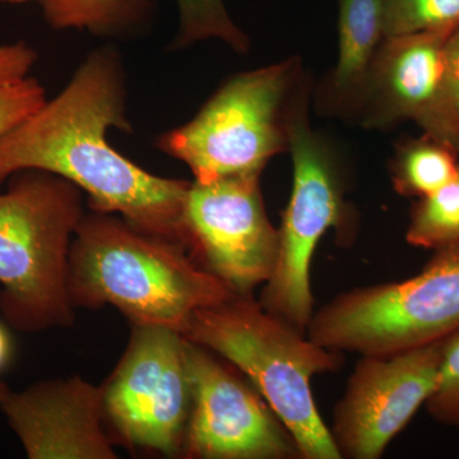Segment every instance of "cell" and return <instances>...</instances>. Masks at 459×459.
Masks as SVG:
<instances>
[{
  "label": "cell",
  "instance_id": "30bf717a",
  "mask_svg": "<svg viewBox=\"0 0 459 459\" xmlns=\"http://www.w3.org/2000/svg\"><path fill=\"white\" fill-rule=\"evenodd\" d=\"M193 403L183 455L204 459H301L294 435L255 385L221 356L186 340Z\"/></svg>",
  "mask_w": 459,
  "mask_h": 459
},
{
  "label": "cell",
  "instance_id": "d6986e66",
  "mask_svg": "<svg viewBox=\"0 0 459 459\" xmlns=\"http://www.w3.org/2000/svg\"><path fill=\"white\" fill-rule=\"evenodd\" d=\"M179 31L174 47L186 48L195 42L217 39L238 54L249 50V40L230 17L223 0H177Z\"/></svg>",
  "mask_w": 459,
  "mask_h": 459
},
{
  "label": "cell",
  "instance_id": "4fadbf2b",
  "mask_svg": "<svg viewBox=\"0 0 459 459\" xmlns=\"http://www.w3.org/2000/svg\"><path fill=\"white\" fill-rule=\"evenodd\" d=\"M31 459H115L101 386L74 377L9 392L0 403Z\"/></svg>",
  "mask_w": 459,
  "mask_h": 459
},
{
  "label": "cell",
  "instance_id": "6da1fadb",
  "mask_svg": "<svg viewBox=\"0 0 459 459\" xmlns=\"http://www.w3.org/2000/svg\"><path fill=\"white\" fill-rule=\"evenodd\" d=\"M126 100L119 54L93 51L59 95L0 138V186L18 171L51 172L86 193L95 212L117 214L186 247L183 214L192 183L150 174L108 142V129L133 131Z\"/></svg>",
  "mask_w": 459,
  "mask_h": 459
},
{
  "label": "cell",
  "instance_id": "ffe728a7",
  "mask_svg": "<svg viewBox=\"0 0 459 459\" xmlns=\"http://www.w3.org/2000/svg\"><path fill=\"white\" fill-rule=\"evenodd\" d=\"M459 27V0H385V38L437 33Z\"/></svg>",
  "mask_w": 459,
  "mask_h": 459
},
{
  "label": "cell",
  "instance_id": "9c48e42d",
  "mask_svg": "<svg viewBox=\"0 0 459 459\" xmlns=\"http://www.w3.org/2000/svg\"><path fill=\"white\" fill-rule=\"evenodd\" d=\"M261 175L195 180L184 205L190 255L238 296L252 295L271 279L279 253V229L265 211Z\"/></svg>",
  "mask_w": 459,
  "mask_h": 459
},
{
  "label": "cell",
  "instance_id": "ac0fdd59",
  "mask_svg": "<svg viewBox=\"0 0 459 459\" xmlns=\"http://www.w3.org/2000/svg\"><path fill=\"white\" fill-rule=\"evenodd\" d=\"M406 240L434 252L459 247V169L449 183L413 204Z\"/></svg>",
  "mask_w": 459,
  "mask_h": 459
},
{
  "label": "cell",
  "instance_id": "d4e9b609",
  "mask_svg": "<svg viewBox=\"0 0 459 459\" xmlns=\"http://www.w3.org/2000/svg\"><path fill=\"white\" fill-rule=\"evenodd\" d=\"M0 2L11 3V4H23V3L36 2V0H0Z\"/></svg>",
  "mask_w": 459,
  "mask_h": 459
},
{
  "label": "cell",
  "instance_id": "277c9868",
  "mask_svg": "<svg viewBox=\"0 0 459 459\" xmlns=\"http://www.w3.org/2000/svg\"><path fill=\"white\" fill-rule=\"evenodd\" d=\"M8 180L0 193V312L22 333L71 327L69 255L86 214L83 192L42 170Z\"/></svg>",
  "mask_w": 459,
  "mask_h": 459
},
{
  "label": "cell",
  "instance_id": "e0dca14e",
  "mask_svg": "<svg viewBox=\"0 0 459 459\" xmlns=\"http://www.w3.org/2000/svg\"><path fill=\"white\" fill-rule=\"evenodd\" d=\"M38 53L26 42L0 45V138L47 102L31 71Z\"/></svg>",
  "mask_w": 459,
  "mask_h": 459
},
{
  "label": "cell",
  "instance_id": "7402d4cb",
  "mask_svg": "<svg viewBox=\"0 0 459 459\" xmlns=\"http://www.w3.org/2000/svg\"><path fill=\"white\" fill-rule=\"evenodd\" d=\"M444 93L449 110L459 126V27L444 42Z\"/></svg>",
  "mask_w": 459,
  "mask_h": 459
},
{
  "label": "cell",
  "instance_id": "3957f363",
  "mask_svg": "<svg viewBox=\"0 0 459 459\" xmlns=\"http://www.w3.org/2000/svg\"><path fill=\"white\" fill-rule=\"evenodd\" d=\"M183 336L243 373L294 435L301 459H341L314 400L312 380L340 370L342 352L314 342L252 295L197 310Z\"/></svg>",
  "mask_w": 459,
  "mask_h": 459
},
{
  "label": "cell",
  "instance_id": "44dd1931",
  "mask_svg": "<svg viewBox=\"0 0 459 459\" xmlns=\"http://www.w3.org/2000/svg\"><path fill=\"white\" fill-rule=\"evenodd\" d=\"M425 407L440 425L459 429V329L442 340L437 382Z\"/></svg>",
  "mask_w": 459,
  "mask_h": 459
},
{
  "label": "cell",
  "instance_id": "603a6c76",
  "mask_svg": "<svg viewBox=\"0 0 459 459\" xmlns=\"http://www.w3.org/2000/svg\"><path fill=\"white\" fill-rule=\"evenodd\" d=\"M12 355V343L9 334L0 325V370L7 367Z\"/></svg>",
  "mask_w": 459,
  "mask_h": 459
},
{
  "label": "cell",
  "instance_id": "5bb4252c",
  "mask_svg": "<svg viewBox=\"0 0 459 459\" xmlns=\"http://www.w3.org/2000/svg\"><path fill=\"white\" fill-rule=\"evenodd\" d=\"M385 39V0H338V59L325 95L331 110L355 113Z\"/></svg>",
  "mask_w": 459,
  "mask_h": 459
},
{
  "label": "cell",
  "instance_id": "5b68a950",
  "mask_svg": "<svg viewBox=\"0 0 459 459\" xmlns=\"http://www.w3.org/2000/svg\"><path fill=\"white\" fill-rule=\"evenodd\" d=\"M459 329V247L435 250L407 280L341 292L314 312L307 334L359 356L394 355L442 341Z\"/></svg>",
  "mask_w": 459,
  "mask_h": 459
},
{
  "label": "cell",
  "instance_id": "8fae6325",
  "mask_svg": "<svg viewBox=\"0 0 459 459\" xmlns=\"http://www.w3.org/2000/svg\"><path fill=\"white\" fill-rule=\"evenodd\" d=\"M442 341L360 356L329 428L341 459H377L425 406L437 382Z\"/></svg>",
  "mask_w": 459,
  "mask_h": 459
},
{
  "label": "cell",
  "instance_id": "7a4b0ae2",
  "mask_svg": "<svg viewBox=\"0 0 459 459\" xmlns=\"http://www.w3.org/2000/svg\"><path fill=\"white\" fill-rule=\"evenodd\" d=\"M68 287L74 307L113 305L133 325L181 334L197 310L235 296L180 243L95 211L84 214L75 230Z\"/></svg>",
  "mask_w": 459,
  "mask_h": 459
},
{
  "label": "cell",
  "instance_id": "ba28073f",
  "mask_svg": "<svg viewBox=\"0 0 459 459\" xmlns=\"http://www.w3.org/2000/svg\"><path fill=\"white\" fill-rule=\"evenodd\" d=\"M101 391L113 439L166 455L183 453L193 403L183 334L133 325L122 360Z\"/></svg>",
  "mask_w": 459,
  "mask_h": 459
},
{
  "label": "cell",
  "instance_id": "8992f818",
  "mask_svg": "<svg viewBox=\"0 0 459 459\" xmlns=\"http://www.w3.org/2000/svg\"><path fill=\"white\" fill-rule=\"evenodd\" d=\"M296 69L290 60L235 75L189 123L162 134L156 147L184 162L201 183L262 174L272 157L289 150Z\"/></svg>",
  "mask_w": 459,
  "mask_h": 459
},
{
  "label": "cell",
  "instance_id": "7c38bea8",
  "mask_svg": "<svg viewBox=\"0 0 459 459\" xmlns=\"http://www.w3.org/2000/svg\"><path fill=\"white\" fill-rule=\"evenodd\" d=\"M448 36L412 33L380 44L355 113L367 126L418 124L425 134L459 153V126L444 93V42Z\"/></svg>",
  "mask_w": 459,
  "mask_h": 459
},
{
  "label": "cell",
  "instance_id": "9a60e30c",
  "mask_svg": "<svg viewBox=\"0 0 459 459\" xmlns=\"http://www.w3.org/2000/svg\"><path fill=\"white\" fill-rule=\"evenodd\" d=\"M53 30H87L98 36H120L150 16L153 0H40Z\"/></svg>",
  "mask_w": 459,
  "mask_h": 459
},
{
  "label": "cell",
  "instance_id": "52a82bcc",
  "mask_svg": "<svg viewBox=\"0 0 459 459\" xmlns=\"http://www.w3.org/2000/svg\"><path fill=\"white\" fill-rule=\"evenodd\" d=\"M307 93L296 91L287 135L292 159V190L279 229V253L259 303L267 312L307 333L314 312L310 265L329 229L350 234L351 214L344 201L337 159L310 126Z\"/></svg>",
  "mask_w": 459,
  "mask_h": 459
},
{
  "label": "cell",
  "instance_id": "cb8c5ba5",
  "mask_svg": "<svg viewBox=\"0 0 459 459\" xmlns=\"http://www.w3.org/2000/svg\"><path fill=\"white\" fill-rule=\"evenodd\" d=\"M9 392H11V388H9L7 383L0 382V403L7 397Z\"/></svg>",
  "mask_w": 459,
  "mask_h": 459
},
{
  "label": "cell",
  "instance_id": "2e32d148",
  "mask_svg": "<svg viewBox=\"0 0 459 459\" xmlns=\"http://www.w3.org/2000/svg\"><path fill=\"white\" fill-rule=\"evenodd\" d=\"M458 169L457 151L424 133L397 148L391 166L392 184L402 197L424 198L449 183Z\"/></svg>",
  "mask_w": 459,
  "mask_h": 459
}]
</instances>
